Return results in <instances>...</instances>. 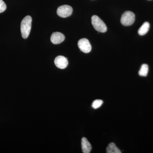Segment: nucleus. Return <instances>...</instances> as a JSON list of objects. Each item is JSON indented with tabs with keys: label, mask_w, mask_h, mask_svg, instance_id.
<instances>
[{
	"label": "nucleus",
	"mask_w": 153,
	"mask_h": 153,
	"mask_svg": "<svg viewBox=\"0 0 153 153\" xmlns=\"http://www.w3.org/2000/svg\"><path fill=\"white\" fill-rule=\"evenodd\" d=\"M32 19L30 16H27L22 20L21 25L22 38L26 39L30 35L31 29Z\"/></svg>",
	"instance_id": "nucleus-1"
},
{
	"label": "nucleus",
	"mask_w": 153,
	"mask_h": 153,
	"mask_svg": "<svg viewBox=\"0 0 153 153\" xmlns=\"http://www.w3.org/2000/svg\"><path fill=\"white\" fill-rule=\"evenodd\" d=\"M91 24L97 32L104 33L106 32L107 28L104 22L97 16H92L91 17Z\"/></svg>",
	"instance_id": "nucleus-2"
},
{
	"label": "nucleus",
	"mask_w": 153,
	"mask_h": 153,
	"mask_svg": "<svg viewBox=\"0 0 153 153\" xmlns=\"http://www.w3.org/2000/svg\"><path fill=\"white\" fill-rule=\"evenodd\" d=\"M135 19L134 14L131 11H126L121 18V23L123 26H131L133 24Z\"/></svg>",
	"instance_id": "nucleus-3"
},
{
	"label": "nucleus",
	"mask_w": 153,
	"mask_h": 153,
	"mask_svg": "<svg viewBox=\"0 0 153 153\" xmlns=\"http://www.w3.org/2000/svg\"><path fill=\"white\" fill-rule=\"evenodd\" d=\"M73 9L71 6L64 5L60 6L57 9V13L59 16L65 18L70 16L72 14Z\"/></svg>",
	"instance_id": "nucleus-4"
},
{
	"label": "nucleus",
	"mask_w": 153,
	"mask_h": 153,
	"mask_svg": "<svg viewBox=\"0 0 153 153\" xmlns=\"http://www.w3.org/2000/svg\"><path fill=\"white\" fill-rule=\"evenodd\" d=\"M78 47L82 52L88 53L91 52V46L90 42L86 38H82L78 42Z\"/></svg>",
	"instance_id": "nucleus-5"
},
{
	"label": "nucleus",
	"mask_w": 153,
	"mask_h": 153,
	"mask_svg": "<svg viewBox=\"0 0 153 153\" xmlns=\"http://www.w3.org/2000/svg\"><path fill=\"white\" fill-rule=\"evenodd\" d=\"M54 62L55 66L60 69H64L68 65V61L67 58L61 55L56 57Z\"/></svg>",
	"instance_id": "nucleus-6"
},
{
	"label": "nucleus",
	"mask_w": 153,
	"mask_h": 153,
	"mask_svg": "<svg viewBox=\"0 0 153 153\" xmlns=\"http://www.w3.org/2000/svg\"><path fill=\"white\" fill-rule=\"evenodd\" d=\"M65 36L62 33L55 32L52 33L50 40L52 44H58L63 42L65 40Z\"/></svg>",
	"instance_id": "nucleus-7"
},
{
	"label": "nucleus",
	"mask_w": 153,
	"mask_h": 153,
	"mask_svg": "<svg viewBox=\"0 0 153 153\" xmlns=\"http://www.w3.org/2000/svg\"><path fill=\"white\" fill-rule=\"evenodd\" d=\"M81 146L82 152L89 153L91 150L92 147L90 143L85 137H83L81 140Z\"/></svg>",
	"instance_id": "nucleus-8"
},
{
	"label": "nucleus",
	"mask_w": 153,
	"mask_h": 153,
	"mask_svg": "<svg viewBox=\"0 0 153 153\" xmlns=\"http://www.w3.org/2000/svg\"><path fill=\"white\" fill-rule=\"evenodd\" d=\"M150 28V24L149 22H146L138 30V34L140 36L146 35L149 31Z\"/></svg>",
	"instance_id": "nucleus-9"
},
{
	"label": "nucleus",
	"mask_w": 153,
	"mask_h": 153,
	"mask_svg": "<svg viewBox=\"0 0 153 153\" xmlns=\"http://www.w3.org/2000/svg\"><path fill=\"white\" fill-rule=\"evenodd\" d=\"M106 152L107 153H121V152L116 146L114 143H111L108 144L106 148Z\"/></svg>",
	"instance_id": "nucleus-10"
},
{
	"label": "nucleus",
	"mask_w": 153,
	"mask_h": 153,
	"mask_svg": "<svg viewBox=\"0 0 153 153\" xmlns=\"http://www.w3.org/2000/svg\"><path fill=\"white\" fill-rule=\"evenodd\" d=\"M149 71V66L146 64H143L142 65L139 71V74L141 76H146L147 75Z\"/></svg>",
	"instance_id": "nucleus-11"
},
{
	"label": "nucleus",
	"mask_w": 153,
	"mask_h": 153,
	"mask_svg": "<svg viewBox=\"0 0 153 153\" xmlns=\"http://www.w3.org/2000/svg\"><path fill=\"white\" fill-rule=\"evenodd\" d=\"M103 103V101L101 100H96L92 102V107L94 109H97L101 106Z\"/></svg>",
	"instance_id": "nucleus-12"
},
{
	"label": "nucleus",
	"mask_w": 153,
	"mask_h": 153,
	"mask_svg": "<svg viewBox=\"0 0 153 153\" xmlns=\"http://www.w3.org/2000/svg\"><path fill=\"white\" fill-rule=\"evenodd\" d=\"M7 5L3 0H0V13L6 10Z\"/></svg>",
	"instance_id": "nucleus-13"
}]
</instances>
